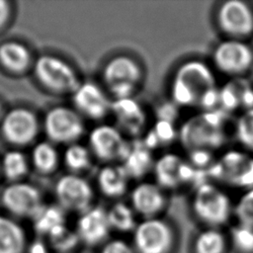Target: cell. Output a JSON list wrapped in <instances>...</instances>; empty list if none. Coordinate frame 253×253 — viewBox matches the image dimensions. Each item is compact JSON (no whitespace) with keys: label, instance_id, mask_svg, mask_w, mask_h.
<instances>
[{"label":"cell","instance_id":"6da1fadb","mask_svg":"<svg viewBox=\"0 0 253 253\" xmlns=\"http://www.w3.org/2000/svg\"><path fill=\"white\" fill-rule=\"evenodd\" d=\"M169 93L171 101L179 108L218 109L219 88L214 69L198 58L185 60L177 66L170 80Z\"/></svg>","mask_w":253,"mask_h":253},{"label":"cell","instance_id":"7a4b0ae2","mask_svg":"<svg viewBox=\"0 0 253 253\" xmlns=\"http://www.w3.org/2000/svg\"><path fill=\"white\" fill-rule=\"evenodd\" d=\"M178 139L187 150L214 152L227 141V113L220 109L201 111L179 127Z\"/></svg>","mask_w":253,"mask_h":253},{"label":"cell","instance_id":"3957f363","mask_svg":"<svg viewBox=\"0 0 253 253\" xmlns=\"http://www.w3.org/2000/svg\"><path fill=\"white\" fill-rule=\"evenodd\" d=\"M207 176L216 184L249 190L253 188V155L245 150L229 149L216 157L207 170Z\"/></svg>","mask_w":253,"mask_h":253},{"label":"cell","instance_id":"277c9868","mask_svg":"<svg viewBox=\"0 0 253 253\" xmlns=\"http://www.w3.org/2000/svg\"><path fill=\"white\" fill-rule=\"evenodd\" d=\"M102 76L114 99L133 97L142 83L143 69L133 56L118 54L105 63Z\"/></svg>","mask_w":253,"mask_h":253},{"label":"cell","instance_id":"5b68a950","mask_svg":"<svg viewBox=\"0 0 253 253\" xmlns=\"http://www.w3.org/2000/svg\"><path fill=\"white\" fill-rule=\"evenodd\" d=\"M192 209L201 221L215 226L228 220L232 204L228 194L218 184L206 180L194 188Z\"/></svg>","mask_w":253,"mask_h":253},{"label":"cell","instance_id":"8992f818","mask_svg":"<svg viewBox=\"0 0 253 253\" xmlns=\"http://www.w3.org/2000/svg\"><path fill=\"white\" fill-rule=\"evenodd\" d=\"M154 182L164 191L177 190L195 183V187L202 183L201 174L207 172L196 169L187 158L175 152H165L155 159L152 169Z\"/></svg>","mask_w":253,"mask_h":253},{"label":"cell","instance_id":"52a82bcc","mask_svg":"<svg viewBox=\"0 0 253 253\" xmlns=\"http://www.w3.org/2000/svg\"><path fill=\"white\" fill-rule=\"evenodd\" d=\"M211 63L221 74L238 78L253 66V48L245 41L225 39L214 46Z\"/></svg>","mask_w":253,"mask_h":253},{"label":"cell","instance_id":"ba28073f","mask_svg":"<svg viewBox=\"0 0 253 253\" xmlns=\"http://www.w3.org/2000/svg\"><path fill=\"white\" fill-rule=\"evenodd\" d=\"M215 24L226 39L245 41L253 35V8L241 0L222 2L215 11Z\"/></svg>","mask_w":253,"mask_h":253},{"label":"cell","instance_id":"9c48e42d","mask_svg":"<svg viewBox=\"0 0 253 253\" xmlns=\"http://www.w3.org/2000/svg\"><path fill=\"white\" fill-rule=\"evenodd\" d=\"M1 204L11 216L32 218L42 207V194L30 183L15 182L1 194Z\"/></svg>","mask_w":253,"mask_h":253},{"label":"cell","instance_id":"30bf717a","mask_svg":"<svg viewBox=\"0 0 253 253\" xmlns=\"http://www.w3.org/2000/svg\"><path fill=\"white\" fill-rule=\"evenodd\" d=\"M35 74L44 86L57 91H74L80 84L74 69L61 58L44 54L35 62Z\"/></svg>","mask_w":253,"mask_h":253},{"label":"cell","instance_id":"8fae6325","mask_svg":"<svg viewBox=\"0 0 253 253\" xmlns=\"http://www.w3.org/2000/svg\"><path fill=\"white\" fill-rule=\"evenodd\" d=\"M130 140L112 125H99L89 133V146L101 160L121 162L125 157Z\"/></svg>","mask_w":253,"mask_h":253},{"label":"cell","instance_id":"7c38bea8","mask_svg":"<svg viewBox=\"0 0 253 253\" xmlns=\"http://www.w3.org/2000/svg\"><path fill=\"white\" fill-rule=\"evenodd\" d=\"M54 192L57 205L65 211L80 213L92 206L93 190L90 184L78 175L67 174L60 177Z\"/></svg>","mask_w":253,"mask_h":253},{"label":"cell","instance_id":"4fadbf2b","mask_svg":"<svg viewBox=\"0 0 253 253\" xmlns=\"http://www.w3.org/2000/svg\"><path fill=\"white\" fill-rule=\"evenodd\" d=\"M43 126L48 138L58 143L73 142L84 131V125L78 113L67 107L49 110L44 117Z\"/></svg>","mask_w":253,"mask_h":253},{"label":"cell","instance_id":"5bb4252c","mask_svg":"<svg viewBox=\"0 0 253 253\" xmlns=\"http://www.w3.org/2000/svg\"><path fill=\"white\" fill-rule=\"evenodd\" d=\"M111 113L115 119L116 126L126 137L136 139L147 130V113L133 97L114 99Z\"/></svg>","mask_w":253,"mask_h":253},{"label":"cell","instance_id":"9a60e30c","mask_svg":"<svg viewBox=\"0 0 253 253\" xmlns=\"http://www.w3.org/2000/svg\"><path fill=\"white\" fill-rule=\"evenodd\" d=\"M171 241L168 223L157 217L144 218L133 230V242L138 253H165Z\"/></svg>","mask_w":253,"mask_h":253},{"label":"cell","instance_id":"2e32d148","mask_svg":"<svg viewBox=\"0 0 253 253\" xmlns=\"http://www.w3.org/2000/svg\"><path fill=\"white\" fill-rule=\"evenodd\" d=\"M82 246L103 245L111 232L107 210L100 206H91L79 213L74 227Z\"/></svg>","mask_w":253,"mask_h":253},{"label":"cell","instance_id":"e0dca14e","mask_svg":"<svg viewBox=\"0 0 253 253\" xmlns=\"http://www.w3.org/2000/svg\"><path fill=\"white\" fill-rule=\"evenodd\" d=\"M38 120L30 110L18 108L8 112L1 124L4 137L15 144H26L32 141L38 132Z\"/></svg>","mask_w":253,"mask_h":253},{"label":"cell","instance_id":"ac0fdd59","mask_svg":"<svg viewBox=\"0 0 253 253\" xmlns=\"http://www.w3.org/2000/svg\"><path fill=\"white\" fill-rule=\"evenodd\" d=\"M73 104L79 113L99 120L111 112L112 102L104 90L92 82L80 83L73 91Z\"/></svg>","mask_w":253,"mask_h":253},{"label":"cell","instance_id":"d6986e66","mask_svg":"<svg viewBox=\"0 0 253 253\" xmlns=\"http://www.w3.org/2000/svg\"><path fill=\"white\" fill-rule=\"evenodd\" d=\"M130 207L145 218L155 217L166 204L165 191L155 182L140 181L129 193Z\"/></svg>","mask_w":253,"mask_h":253},{"label":"cell","instance_id":"ffe728a7","mask_svg":"<svg viewBox=\"0 0 253 253\" xmlns=\"http://www.w3.org/2000/svg\"><path fill=\"white\" fill-rule=\"evenodd\" d=\"M154 162L153 151L142 142L141 138H136L129 142L128 149L120 164L130 180H140L152 172Z\"/></svg>","mask_w":253,"mask_h":253},{"label":"cell","instance_id":"44dd1931","mask_svg":"<svg viewBox=\"0 0 253 253\" xmlns=\"http://www.w3.org/2000/svg\"><path fill=\"white\" fill-rule=\"evenodd\" d=\"M29 241L26 229L17 219L0 213V253H26Z\"/></svg>","mask_w":253,"mask_h":253},{"label":"cell","instance_id":"7402d4cb","mask_svg":"<svg viewBox=\"0 0 253 253\" xmlns=\"http://www.w3.org/2000/svg\"><path fill=\"white\" fill-rule=\"evenodd\" d=\"M129 177L119 163L108 164L98 173L97 182L100 191L109 198H120L127 192Z\"/></svg>","mask_w":253,"mask_h":253},{"label":"cell","instance_id":"603a6c76","mask_svg":"<svg viewBox=\"0 0 253 253\" xmlns=\"http://www.w3.org/2000/svg\"><path fill=\"white\" fill-rule=\"evenodd\" d=\"M38 237L45 238L54 230L66 225V211L59 205H42L31 218Z\"/></svg>","mask_w":253,"mask_h":253},{"label":"cell","instance_id":"cb8c5ba5","mask_svg":"<svg viewBox=\"0 0 253 253\" xmlns=\"http://www.w3.org/2000/svg\"><path fill=\"white\" fill-rule=\"evenodd\" d=\"M178 135L179 128L176 127L175 123L156 119L153 126L144 132L141 140L150 150L154 151L173 143Z\"/></svg>","mask_w":253,"mask_h":253},{"label":"cell","instance_id":"d4e9b609","mask_svg":"<svg viewBox=\"0 0 253 253\" xmlns=\"http://www.w3.org/2000/svg\"><path fill=\"white\" fill-rule=\"evenodd\" d=\"M44 239L52 253H76L82 247L75 229L67 224L54 230Z\"/></svg>","mask_w":253,"mask_h":253},{"label":"cell","instance_id":"484cf974","mask_svg":"<svg viewBox=\"0 0 253 253\" xmlns=\"http://www.w3.org/2000/svg\"><path fill=\"white\" fill-rule=\"evenodd\" d=\"M30 61L26 46L16 42H7L0 45V62L11 71L23 70Z\"/></svg>","mask_w":253,"mask_h":253},{"label":"cell","instance_id":"4316f807","mask_svg":"<svg viewBox=\"0 0 253 253\" xmlns=\"http://www.w3.org/2000/svg\"><path fill=\"white\" fill-rule=\"evenodd\" d=\"M108 219L112 230L120 232L133 231L136 226L135 212L130 207L124 202L113 204L108 210Z\"/></svg>","mask_w":253,"mask_h":253},{"label":"cell","instance_id":"83f0119b","mask_svg":"<svg viewBox=\"0 0 253 253\" xmlns=\"http://www.w3.org/2000/svg\"><path fill=\"white\" fill-rule=\"evenodd\" d=\"M234 134L243 150L253 154V109L241 113L235 123Z\"/></svg>","mask_w":253,"mask_h":253},{"label":"cell","instance_id":"f1b7e54d","mask_svg":"<svg viewBox=\"0 0 253 253\" xmlns=\"http://www.w3.org/2000/svg\"><path fill=\"white\" fill-rule=\"evenodd\" d=\"M32 159L35 166L42 172L52 170L58 160L55 147L47 141H42L35 145L32 152Z\"/></svg>","mask_w":253,"mask_h":253},{"label":"cell","instance_id":"f546056e","mask_svg":"<svg viewBox=\"0 0 253 253\" xmlns=\"http://www.w3.org/2000/svg\"><path fill=\"white\" fill-rule=\"evenodd\" d=\"M28 169L26 156L18 150L7 151L2 158V170L4 175L11 180L21 178Z\"/></svg>","mask_w":253,"mask_h":253},{"label":"cell","instance_id":"4dcf8cb0","mask_svg":"<svg viewBox=\"0 0 253 253\" xmlns=\"http://www.w3.org/2000/svg\"><path fill=\"white\" fill-rule=\"evenodd\" d=\"M240 107V79L235 78V80L219 88L218 109L228 114L229 112L236 111Z\"/></svg>","mask_w":253,"mask_h":253},{"label":"cell","instance_id":"1f68e13d","mask_svg":"<svg viewBox=\"0 0 253 253\" xmlns=\"http://www.w3.org/2000/svg\"><path fill=\"white\" fill-rule=\"evenodd\" d=\"M223 247V236L215 228L202 231L196 239L197 253H221Z\"/></svg>","mask_w":253,"mask_h":253},{"label":"cell","instance_id":"d6a6232c","mask_svg":"<svg viewBox=\"0 0 253 253\" xmlns=\"http://www.w3.org/2000/svg\"><path fill=\"white\" fill-rule=\"evenodd\" d=\"M90 151L85 146L78 143H71L64 152L65 164L74 171L87 168L90 164Z\"/></svg>","mask_w":253,"mask_h":253},{"label":"cell","instance_id":"836d02e7","mask_svg":"<svg viewBox=\"0 0 253 253\" xmlns=\"http://www.w3.org/2000/svg\"><path fill=\"white\" fill-rule=\"evenodd\" d=\"M234 212L239 223L253 227V188L246 190L237 202Z\"/></svg>","mask_w":253,"mask_h":253},{"label":"cell","instance_id":"e575fe53","mask_svg":"<svg viewBox=\"0 0 253 253\" xmlns=\"http://www.w3.org/2000/svg\"><path fill=\"white\" fill-rule=\"evenodd\" d=\"M231 238L234 245L241 251H253V227L238 223L231 230Z\"/></svg>","mask_w":253,"mask_h":253},{"label":"cell","instance_id":"d590c367","mask_svg":"<svg viewBox=\"0 0 253 253\" xmlns=\"http://www.w3.org/2000/svg\"><path fill=\"white\" fill-rule=\"evenodd\" d=\"M187 160L198 170L207 172V170L213 164L216 157H214V152L205 149H194L187 151Z\"/></svg>","mask_w":253,"mask_h":253},{"label":"cell","instance_id":"8d00e7d4","mask_svg":"<svg viewBox=\"0 0 253 253\" xmlns=\"http://www.w3.org/2000/svg\"><path fill=\"white\" fill-rule=\"evenodd\" d=\"M99 253H133V251L126 241L111 239L102 245Z\"/></svg>","mask_w":253,"mask_h":253},{"label":"cell","instance_id":"74e56055","mask_svg":"<svg viewBox=\"0 0 253 253\" xmlns=\"http://www.w3.org/2000/svg\"><path fill=\"white\" fill-rule=\"evenodd\" d=\"M179 107L176 106L172 101L162 103L157 109V120H164L168 122L175 123L178 117V109Z\"/></svg>","mask_w":253,"mask_h":253},{"label":"cell","instance_id":"f35d334b","mask_svg":"<svg viewBox=\"0 0 253 253\" xmlns=\"http://www.w3.org/2000/svg\"><path fill=\"white\" fill-rule=\"evenodd\" d=\"M26 253H52L46 240L42 237L36 236L33 240L29 241Z\"/></svg>","mask_w":253,"mask_h":253},{"label":"cell","instance_id":"ab89813d","mask_svg":"<svg viewBox=\"0 0 253 253\" xmlns=\"http://www.w3.org/2000/svg\"><path fill=\"white\" fill-rule=\"evenodd\" d=\"M9 3L4 0H0V27L6 22L9 15Z\"/></svg>","mask_w":253,"mask_h":253},{"label":"cell","instance_id":"60d3db41","mask_svg":"<svg viewBox=\"0 0 253 253\" xmlns=\"http://www.w3.org/2000/svg\"><path fill=\"white\" fill-rule=\"evenodd\" d=\"M0 113H1V107H0Z\"/></svg>","mask_w":253,"mask_h":253}]
</instances>
